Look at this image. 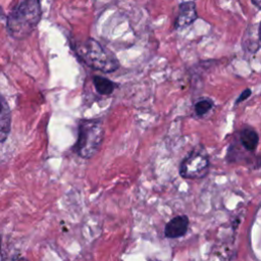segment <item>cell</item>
<instances>
[{
	"mask_svg": "<svg viewBox=\"0 0 261 261\" xmlns=\"http://www.w3.org/2000/svg\"><path fill=\"white\" fill-rule=\"evenodd\" d=\"M11 114L5 98L0 94V143L4 142L10 133Z\"/></svg>",
	"mask_w": 261,
	"mask_h": 261,
	"instance_id": "obj_7",
	"label": "cell"
},
{
	"mask_svg": "<svg viewBox=\"0 0 261 261\" xmlns=\"http://www.w3.org/2000/svg\"><path fill=\"white\" fill-rule=\"evenodd\" d=\"M189 217L187 215H178L171 218L165 225L164 234L168 239H177L184 237L189 227Z\"/></svg>",
	"mask_w": 261,
	"mask_h": 261,
	"instance_id": "obj_5",
	"label": "cell"
},
{
	"mask_svg": "<svg viewBox=\"0 0 261 261\" xmlns=\"http://www.w3.org/2000/svg\"><path fill=\"white\" fill-rule=\"evenodd\" d=\"M209 156L205 149L198 146L181 161L179 174L187 179H200L207 175L209 170Z\"/></svg>",
	"mask_w": 261,
	"mask_h": 261,
	"instance_id": "obj_4",
	"label": "cell"
},
{
	"mask_svg": "<svg viewBox=\"0 0 261 261\" xmlns=\"http://www.w3.org/2000/svg\"><path fill=\"white\" fill-rule=\"evenodd\" d=\"M75 52L93 69L103 72H113L119 67L116 56L92 38L76 44Z\"/></svg>",
	"mask_w": 261,
	"mask_h": 261,
	"instance_id": "obj_2",
	"label": "cell"
},
{
	"mask_svg": "<svg viewBox=\"0 0 261 261\" xmlns=\"http://www.w3.org/2000/svg\"><path fill=\"white\" fill-rule=\"evenodd\" d=\"M93 83L96 91L101 95H110L115 89V84L103 76H94Z\"/></svg>",
	"mask_w": 261,
	"mask_h": 261,
	"instance_id": "obj_9",
	"label": "cell"
},
{
	"mask_svg": "<svg viewBox=\"0 0 261 261\" xmlns=\"http://www.w3.org/2000/svg\"><path fill=\"white\" fill-rule=\"evenodd\" d=\"M252 2L255 6H257L258 8L261 9V0H252Z\"/></svg>",
	"mask_w": 261,
	"mask_h": 261,
	"instance_id": "obj_13",
	"label": "cell"
},
{
	"mask_svg": "<svg viewBox=\"0 0 261 261\" xmlns=\"http://www.w3.org/2000/svg\"><path fill=\"white\" fill-rule=\"evenodd\" d=\"M39 0H19L7 19V31L15 39L27 38L41 19Z\"/></svg>",
	"mask_w": 261,
	"mask_h": 261,
	"instance_id": "obj_1",
	"label": "cell"
},
{
	"mask_svg": "<svg viewBox=\"0 0 261 261\" xmlns=\"http://www.w3.org/2000/svg\"><path fill=\"white\" fill-rule=\"evenodd\" d=\"M104 138L102 122L97 119H84L80 122L74 152L84 159L92 158L100 149Z\"/></svg>",
	"mask_w": 261,
	"mask_h": 261,
	"instance_id": "obj_3",
	"label": "cell"
},
{
	"mask_svg": "<svg viewBox=\"0 0 261 261\" xmlns=\"http://www.w3.org/2000/svg\"><path fill=\"white\" fill-rule=\"evenodd\" d=\"M0 261H3V256H2V250H1V236H0Z\"/></svg>",
	"mask_w": 261,
	"mask_h": 261,
	"instance_id": "obj_14",
	"label": "cell"
},
{
	"mask_svg": "<svg viewBox=\"0 0 261 261\" xmlns=\"http://www.w3.org/2000/svg\"><path fill=\"white\" fill-rule=\"evenodd\" d=\"M213 102L212 100L208 99V98H204L199 100L196 104H195V111L197 113V115L199 116H203L205 115L212 107H213Z\"/></svg>",
	"mask_w": 261,
	"mask_h": 261,
	"instance_id": "obj_10",
	"label": "cell"
},
{
	"mask_svg": "<svg viewBox=\"0 0 261 261\" xmlns=\"http://www.w3.org/2000/svg\"><path fill=\"white\" fill-rule=\"evenodd\" d=\"M9 261H28L25 258L23 257H19V256H15V257H12Z\"/></svg>",
	"mask_w": 261,
	"mask_h": 261,
	"instance_id": "obj_12",
	"label": "cell"
},
{
	"mask_svg": "<svg viewBox=\"0 0 261 261\" xmlns=\"http://www.w3.org/2000/svg\"><path fill=\"white\" fill-rule=\"evenodd\" d=\"M198 18L196 4L193 1H187L179 5L178 13L175 18L174 25L176 29L187 28Z\"/></svg>",
	"mask_w": 261,
	"mask_h": 261,
	"instance_id": "obj_6",
	"label": "cell"
},
{
	"mask_svg": "<svg viewBox=\"0 0 261 261\" xmlns=\"http://www.w3.org/2000/svg\"><path fill=\"white\" fill-rule=\"evenodd\" d=\"M258 37H259V39L261 40V22H260V24H259V29H258Z\"/></svg>",
	"mask_w": 261,
	"mask_h": 261,
	"instance_id": "obj_15",
	"label": "cell"
},
{
	"mask_svg": "<svg viewBox=\"0 0 261 261\" xmlns=\"http://www.w3.org/2000/svg\"><path fill=\"white\" fill-rule=\"evenodd\" d=\"M250 95H251V90H250V89H246L245 91H243V92H242V94L240 95V97L237 99L236 104H239V103L243 102L244 100H246L247 98H249V97H250Z\"/></svg>",
	"mask_w": 261,
	"mask_h": 261,
	"instance_id": "obj_11",
	"label": "cell"
},
{
	"mask_svg": "<svg viewBox=\"0 0 261 261\" xmlns=\"http://www.w3.org/2000/svg\"><path fill=\"white\" fill-rule=\"evenodd\" d=\"M240 141L242 146L250 152L256 150L259 143V136L252 127H245L240 133Z\"/></svg>",
	"mask_w": 261,
	"mask_h": 261,
	"instance_id": "obj_8",
	"label": "cell"
}]
</instances>
